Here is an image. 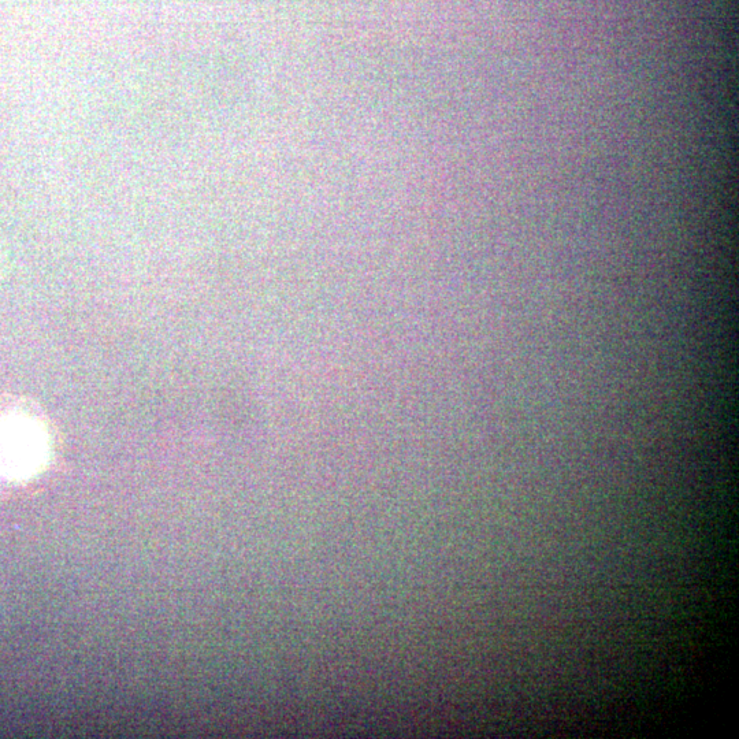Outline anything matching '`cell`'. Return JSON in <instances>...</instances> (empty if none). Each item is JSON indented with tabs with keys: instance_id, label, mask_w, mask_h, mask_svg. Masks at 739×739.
Returning a JSON list of instances; mask_svg holds the SVG:
<instances>
[{
	"instance_id": "6da1fadb",
	"label": "cell",
	"mask_w": 739,
	"mask_h": 739,
	"mask_svg": "<svg viewBox=\"0 0 739 739\" xmlns=\"http://www.w3.org/2000/svg\"><path fill=\"white\" fill-rule=\"evenodd\" d=\"M51 437L42 419L24 408L0 411V477L27 482L46 469Z\"/></svg>"
}]
</instances>
